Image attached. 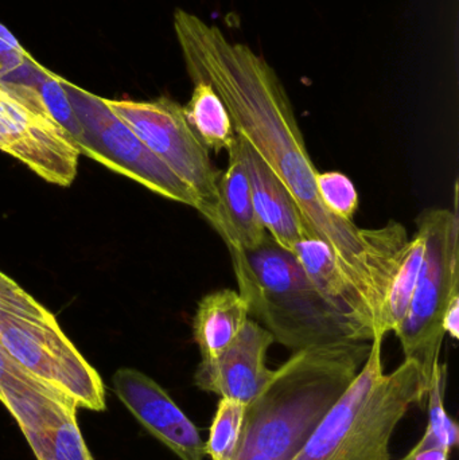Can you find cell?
<instances>
[{
  "label": "cell",
  "mask_w": 459,
  "mask_h": 460,
  "mask_svg": "<svg viewBox=\"0 0 459 460\" xmlns=\"http://www.w3.org/2000/svg\"><path fill=\"white\" fill-rule=\"evenodd\" d=\"M174 27L191 80L217 92L234 131L248 140L293 197L312 237L322 241L375 314L409 243L402 224L358 228L329 212L318 194V172L305 145L285 86L266 59L248 46L232 43L216 26L177 10Z\"/></svg>",
  "instance_id": "6da1fadb"
},
{
  "label": "cell",
  "mask_w": 459,
  "mask_h": 460,
  "mask_svg": "<svg viewBox=\"0 0 459 460\" xmlns=\"http://www.w3.org/2000/svg\"><path fill=\"white\" fill-rule=\"evenodd\" d=\"M369 350L371 342L350 341L294 351L247 405L236 459L253 453L293 459L349 388Z\"/></svg>",
  "instance_id": "7a4b0ae2"
},
{
  "label": "cell",
  "mask_w": 459,
  "mask_h": 460,
  "mask_svg": "<svg viewBox=\"0 0 459 460\" xmlns=\"http://www.w3.org/2000/svg\"><path fill=\"white\" fill-rule=\"evenodd\" d=\"M232 265L250 316L293 353L350 341L371 342L368 332L334 310L296 254L278 245L271 235L258 248L232 259Z\"/></svg>",
  "instance_id": "3957f363"
},
{
  "label": "cell",
  "mask_w": 459,
  "mask_h": 460,
  "mask_svg": "<svg viewBox=\"0 0 459 460\" xmlns=\"http://www.w3.org/2000/svg\"><path fill=\"white\" fill-rule=\"evenodd\" d=\"M383 342L375 335L349 388L291 460H393L391 438L410 408L423 404L428 388L410 359L385 375Z\"/></svg>",
  "instance_id": "277c9868"
},
{
  "label": "cell",
  "mask_w": 459,
  "mask_h": 460,
  "mask_svg": "<svg viewBox=\"0 0 459 460\" xmlns=\"http://www.w3.org/2000/svg\"><path fill=\"white\" fill-rule=\"evenodd\" d=\"M417 224L425 232V260L409 310L395 334L404 357L415 362L428 391L446 335L442 321L452 300L459 296L458 185L455 209L425 210Z\"/></svg>",
  "instance_id": "5b68a950"
},
{
  "label": "cell",
  "mask_w": 459,
  "mask_h": 460,
  "mask_svg": "<svg viewBox=\"0 0 459 460\" xmlns=\"http://www.w3.org/2000/svg\"><path fill=\"white\" fill-rule=\"evenodd\" d=\"M105 104L190 189L197 212L215 226L218 216L217 181L210 151L186 120L182 105L169 97L151 102L107 100Z\"/></svg>",
  "instance_id": "8992f818"
},
{
  "label": "cell",
  "mask_w": 459,
  "mask_h": 460,
  "mask_svg": "<svg viewBox=\"0 0 459 460\" xmlns=\"http://www.w3.org/2000/svg\"><path fill=\"white\" fill-rule=\"evenodd\" d=\"M80 124L81 155L137 181L148 190L197 210L190 189L105 104L104 99L61 80Z\"/></svg>",
  "instance_id": "52a82bcc"
},
{
  "label": "cell",
  "mask_w": 459,
  "mask_h": 460,
  "mask_svg": "<svg viewBox=\"0 0 459 460\" xmlns=\"http://www.w3.org/2000/svg\"><path fill=\"white\" fill-rule=\"evenodd\" d=\"M0 343L32 377L77 410H105L102 377L58 324L27 321L0 311Z\"/></svg>",
  "instance_id": "ba28073f"
},
{
  "label": "cell",
  "mask_w": 459,
  "mask_h": 460,
  "mask_svg": "<svg viewBox=\"0 0 459 460\" xmlns=\"http://www.w3.org/2000/svg\"><path fill=\"white\" fill-rule=\"evenodd\" d=\"M0 151L62 188L72 185L77 175L81 154L67 132L51 119L32 112L2 88Z\"/></svg>",
  "instance_id": "9c48e42d"
},
{
  "label": "cell",
  "mask_w": 459,
  "mask_h": 460,
  "mask_svg": "<svg viewBox=\"0 0 459 460\" xmlns=\"http://www.w3.org/2000/svg\"><path fill=\"white\" fill-rule=\"evenodd\" d=\"M113 389L135 419L178 458L204 459L205 443L199 429L153 378L135 369H119Z\"/></svg>",
  "instance_id": "30bf717a"
},
{
  "label": "cell",
  "mask_w": 459,
  "mask_h": 460,
  "mask_svg": "<svg viewBox=\"0 0 459 460\" xmlns=\"http://www.w3.org/2000/svg\"><path fill=\"white\" fill-rule=\"evenodd\" d=\"M274 338L253 319H248L236 340L215 358L201 359L194 384L201 391L250 405L271 378L267 351Z\"/></svg>",
  "instance_id": "8fae6325"
},
{
  "label": "cell",
  "mask_w": 459,
  "mask_h": 460,
  "mask_svg": "<svg viewBox=\"0 0 459 460\" xmlns=\"http://www.w3.org/2000/svg\"><path fill=\"white\" fill-rule=\"evenodd\" d=\"M38 460H93L77 424V408L50 394H11L3 402Z\"/></svg>",
  "instance_id": "7c38bea8"
},
{
  "label": "cell",
  "mask_w": 459,
  "mask_h": 460,
  "mask_svg": "<svg viewBox=\"0 0 459 460\" xmlns=\"http://www.w3.org/2000/svg\"><path fill=\"white\" fill-rule=\"evenodd\" d=\"M236 146L247 170L253 207L261 226L278 245L294 252L305 235L312 234L293 197L247 139L236 135Z\"/></svg>",
  "instance_id": "4fadbf2b"
},
{
  "label": "cell",
  "mask_w": 459,
  "mask_h": 460,
  "mask_svg": "<svg viewBox=\"0 0 459 460\" xmlns=\"http://www.w3.org/2000/svg\"><path fill=\"white\" fill-rule=\"evenodd\" d=\"M228 153V167L220 172L217 181L218 216L212 228L223 238L232 259L258 248L269 233L256 215L250 180L236 140Z\"/></svg>",
  "instance_id": "5bb4252c"
},
{
  "label": "cell",
  "mask_w": 459,
  "mask_h": 460,
  "mask_svg": "<svg viewBox=\"0 0 459 460\" xmlns=\"http://www.w3.org/2000/svg\"><path fill=\"white\" fill-rule=\"evenodd\" d=\"M320 294L342 316L360 324L374 340L375 314L357 286L348 278L329 246L306 234L293 252Z\"/></svg>",
  "instance_id": "9a60e30c"
},
{
  "label": "cell",
  "mask_w": 459,
  "mask_h": 460,
  "mask_svg": "<svg viewBox=\"0 0 459 460\" xmlns=\"http://www.w3.org/2000/svg\"><path fill=\"white\" fill-rule=\"evenodd\" d=\"M250 319V308L239 291L218 289L199 300L193 335L201 359L220 356Z\"/></svg>",
  "instance_id": "2e32d148"
},
{
  "label": "cell",
  "mask_w": 459,
  "mask_h": 460,
  "mask_svg": "<svg viewBox=\"0 0 459 460\" xmlns=\"http://www.w3.org/2000/svg\"><path fill=\"white\" fill-rule=\"evenodd\" d=\"M425 253V232L418 226V232L407 243L403 254L396 265L395 272L388 284L384 299L380 305L375 335H382L385 338L388 332H395L399 324L403 322L422 272Z\"/></svg>",
  "instance_id": "e0dca14e"
},
{
  "label": "cell",
  "mask_w": 459,
  "mask_h": 460,
  "mask_svg": "<svg viewBox=\"0 0 459 460\" xmlns=\"http://www.w3.org/2000/svg\"><path fill=\"white\" fill-rule=\"evenodd\" d=\"M193 83L190 102L183 107L186 120L207 150L216 154L231 150L236 131L223 100L207 81L193 80Z\"/></svg>",
  "instance_id": "ac0fdd59"
},
{
  "label": "cell",
  "mask_w": 459,
  "mask_h": 460,
  "mask_svg": "<svg viewBox=\"0 0 459 460\" xmlns=\"http://www.w3.org/2000/svg\"><path fill=\"white\" fill-rule=\"evenodd\" d=\"M247 405L220 397L215 419L205 442V456L212 460H234L239 453Z\"/></svg>",
  "instance_id": "d6986e66"
},
{
  "label": "cell",
  "mask_w": 459,
  "mask_h": 460,
  "mask_svg": "<svg viewBox=\"0 0 459 460\" xmlns=\"http://www.w3.org/2000/svg\"><path fill=\"white\" fill-rule=\"evenodd\" d=\"M447 369L446 365H437L434 370L433 380L428 386V423L425 435L418 443L417 447H431V446H442V447H457L459 443L458 424L450 418L445 410L444 397L446 388Z\"/></svg>",
  "instance_id": "ffe728a7"
},
{
  "label": "cell",
  "mask_w": 459,
  "mask_h": 460,
  "mask_svg": "<svg viewBox=\"0 0 459 460\" xmlns=\"http://www.w3.org/2000/svg\"><path fill=\"white\" fill-rule=\"evenodd\" d=\"M318 194L323 207L337 217L353 221L358 208L355 183L339 172H318L315 178Z\"/></svg>",
  "instance_id": "44dd1931"
},
{
  "label": "cell",
  "mask_w": 459,
  "mask_h": 460,
  "mask_svg": "<svg viewBox=\"0 0 459 460\" xmlns=\"http://www.w3.org/2000/svg\"><path fill=\"white\" fill-rule=\"evenodd\" d=\"M0 311L46 324H58L56 316L27 294L15 281L0 272Z\"/></svg>",
  "instance_id": "7402d4cb"
},
{
  "label": "cell",
  "mask_w": 459,
  "mask_h": 460,
  "mask_svg": "<svg viewBox=\"0 0 459 460\" xmlns=\"http://www.w3.org/2000/svg\"><path fill=\"white\" fill-rule=\"evenodd\" d=\"M32 392H42V394H51V396L58 397V399L72 404V402H67L64 397L56 394V392L51 391L48 386L43 385L37 378L32 377L24 367H22L8 354L4 346L0 343V400L10 394H32Z\"/></svg>",
  "instance_id": "603a6c76"
},
{
  "label": "cell",
  "mask_w": 459,
  "mask_h": 460,
  "mask_svg": "<svg viewBox=\"0 0 459 460\" xmlns=\"http://www.w3.org/2000/svg\"><path fill=\"white\" fill-rule=\"evenodd\" d=\"M34 64L35 59L0 24V86H10L18 83Z\"/></svg>",
  "instance_id": "cb8c5ba5"
},
{
  "label": "cell",
  "mask_w": 459,
  "mask_h": 460,
  "mask_svg": "<svg viewBox=\"0 0 459 460\" xmlns=\"http://www.w3.org/2000/svg\"><path fill=\"white\" fill-rule=\"evenodd\" d=\"M452 450L442 446L417 447L415 446L404 458L399 460H449Z\"/></svg>",
  "instance_id": "d4e9b609"
},
{
  "label": "cell",
  "mask_w": 459,
  "mask_h": 460,
  "mask_svg": "<svg viewBox=\"0 0 459 460\" xmlns=\"http://www.w3.org/2000/svg\"><path fill=\"white\" fill-rule=\"evenodd\" d=\"M445 334H449L453 340L459 338V296H455L447 307L445 313L444 321H442Z\"/></svg>",
  "instance_id": "484cf974"
},
{
  "label": "cell",
  "mask_w": 459,
  "mask_h": 460,
  "mask_svg": "<svg viewBox=\"0 0 459 460\" xmlns=\"http://www.w3.org/2000/svg\"><path fill=\"white\" fill-rule=\"evenodd\" d=\"M236 460H275L269 458V456H263V454L259 453H253V454H247V456H240L239 459Z\"/></svg>",
  "instance_id": "4316f807"
}]
</instances>
